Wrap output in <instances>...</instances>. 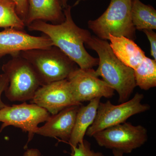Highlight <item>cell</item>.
I'll return each mask as SVG.
<instances>
[{
    "instance_id": "3",
    "label": "cell",
    "mask_w": 156,
    "mask_h": 156,
    "mask_svg": "<svg viewBox=\"0 0 156 156\" xmlns=\"http://www.w3.org/2000/svg\"><path fill=\"white\" fill-rule=\"evenodd\" d=\"M33 67L43 86L67 79L77 64L54 46L31 49L18 53Z\"/></svg>"
},
{
    "instance_id": "19",
    "label": "cell",
    "mask_w": 156,
    "mask_h": 156,
    "mask_svg": "<svg viewBox=\"0 0 156 156\" xmlns=\"http://www.w3.org/2000/svg\"><path fill=\"white\" fill-rule=\"evenodd\" d=\"M71 154L72 156H105L102 153L91 149L90 143L85 140L74 149Z\"/></svg>"
},
{
    "instance_id": "22",
    "label": "cell",
    "mask_w": 156,
    "mask_h": 156,
    "mask_svg": "<svg viewBox=\"0 0 156 156\" xmlns=\"http://www.w3.org/2000/svg\"><path fill=\"white\" fill-rule=\"evenodd\" d=\"M9 83V79L5 74L4 73L0 75V109L8 105L2 100V95L8 87Z\"/></svg>"
},
{
    "instance_id": "16",
    "label": "cell",
    "mask_w": 156,
    "mask_h": 156,
    "mask_svg": "<svg viewBox=\"0 0 156 156\" xmlns=\"http://www.w3.org/2000/svg\"><path fill=\"white\" fill-rule=\"evenodd\" d=\"M131 14L135 29H156V10L152 6L145 5L140 0H132Z\"/></svg>"
},
{
    "instance_id": "4",
    "label": "cell",
    "mask_w": 156,
    "mask_h": 156,
    "mask_svg": "<svg viewBox=\"0 0 156 156\" xmlns=\"http://www.w3.org/2000/svg\"><path fill=\"white\" fill-rule=\"evenodd\" d=\"M132 0H111L108 8L100 17L89 20V28L102 40H108L109 35L135 40V27L131 19Z\"/></svg>"
},
{
    "instance_id": "6",
    "label": "cell",
    "mask_w": 156,
    "mask_h": 156,
    "mask_svg": "<svg viewBox=\"0 0 156 156\" xmlns=\"http://www.w3.org/2000/svg\"><path fill=\"white\" fill-rule=\"evenodd\" d=\"M101 147L130 154L141 147L148 139L147 131L141 125L123 123L105 128L92 136Z\"/></svg>"
},
{
    "instance_id": "21",
    "label": "cell",
    "mask_w": 156,
    "mask_h": 156,
    "mask_svg": "<svg viewBox=\"0 0 156 156\" xmlns=\"http://www.w3.org/2000/svg\"><path fill=\"white\" fill-rule=\"evenodd\" d=\"M142 31L150 43L151 55L156 60V34L152 30H144Z\"/></svg>"
},
{
    "instance_id": "9",
    "label": "cell",
    "mask_w": 156,
    "mask_h": 156,
    "mask_svg": "<svg viewBox=\"0 0 156 156\" xmlns=\"http://www.w3.org/2000/svg\"><path fill=\"white\" fill-rule=\"evenodd\" d=\"M67 80L75 100L80 104L97 98H110L114 95L115 90L98 78L93 68H77Z\"/></svg>"
},
{
    "instance_id": "5",
    "label": "cell",
    "mask_w": 156,
    "mask_h": 156,
    "mask_svg": "<svg viewBox=\"0 0 156 156\" xmlns=\"http://www.w3.org/2000/svg\"><path fill=\"white\" fill-rule=\"evenodd\" d=\"M2 69L9 81L5 94L11 101L31 100L43 86L32 66L18 54L3 65Z\"/></svg>"
},
{
    "instance_id": "12",
    "label": "cell",
    "mask_w": 156,
    "mask_h": 156,
    "mask_svg": "<svg viewBox=\"0 0 156 156\" xmlns=\"http://www.w3.org/2000/svg\"><path fill=\"white\" fill-rule=\"evenodd\" d=\"M80 105L69 107L50 116L44 126L39 127L35 134L47 137H58L63 141H69Z\"/></svg>"
},
{
    "instance_id": "7",
    "label": "cell",
    "mask_w": 156,
    "mask_h": 156,
    "mask_svg": "<svg viewBox=\"0 0 156 156\" xmlns=\"http://www.w3.org/2000/svg\"><path fill=\"white\" fill-rule=\"evenodd\" d=\"M144 98L143 94L137 92L130 100L118 105L112 104L109 101L105 103L100 102L95 120L87 129L86 134L92 136L105 128L126 122L132 116L149 110L150 106L141 103Z\"/></svg>"
},
{
    "instance_id": "15",
    "label": "cell",
    "mask_w": 156,
    "mask_h": 156,
    "mask_svg": "<svg viewBox=\"0 0 156 156\" xmlns=\"http://www.w3.org/2000/svg\"><path fill=\"white\" fill-rule=\"evenodd\" d=\"M101 98H97L89 101L86 106H80L77 113L74 126L69 140L71 153L79 144L83 141L87 129L95 120Z\"/></svg>"
},
{
    "instance_id": "11",
    "label": "cell",
    "mask_w": 156,
    "mask_h": 156,
    "mask_svg": "<svg viewBox=\"0 0 156 156\" xmlns=\"http://www.w3.org/2000/svg\"><path fill=\"white\" fill-rule=\"evenodd\" d=\"M52 46L51 40L46 35L33 36L13 28H6L0 32V57L7 54L13 56L24 50Z\"/></svg>"
},
{
    "instance_id": "23",
    "label": "cell",
    "mask_w": 156,
    "mask_h": 156,
    "mask_svg": "<svg viewBox=\"0 0 156 156\" xmlns=\"http://www.w3.org/2000/svg\"><path fill=\"white\" fill-rule=\"evenodd\" d=\"M23 156H42L41 152L37 148H30L27 150Z\"/></svg>"
},
{
    "instance_id": "14",
    "label": "cell",
    "mask_w": 156,
    "mask_h": 156,
    "mask_svg": "<svg viewBox=\"0 0 156 156\" xmlns=\"http://www.w3.org/2000/svg\"><path fill=\"white\" fill-rule=\"evenodd\" d=\"M111 48L117 58L128 67L135 69L146 57L145 53L133 40L109 35Z\"/></svg>"
},
{
    "instance_id": "18",
    "label": "cell",
    "mask_w": 156,
    "mask_h": 156,
    "mask_svg": "<svg viewBox=\"0 0 156 156\" xmlns=\"http://www.w3.org/2000/svg\"><path fill=\"white\" fill-rule=\"evenodd\" d=\"M25 27L17 14L15 3L11 0H0V27L23 30Z\"/></svg>"
},
{
    "instance_id": "24",
    "label": "cell",
    "mask_w": 156,
    "mask_h": 156,
    "mask_svg": "<svg viewBox=\"0 0 156 156\" xmlns=\"http://www.w3.org/2000/svg\"><path fill=\"white\" fill-rule=\"evenodd\" d=\"M112 153L113 156H123L124 154L120 151L112 150Z\"/></svg>"
},
{
    "instance_id": "20",
    "label": "cell",
    "mask_w": 156,
    "mask_h": 156,
    "mask_svg": "<svg viewBox=\"0 0 156 156\" xmlns=\"http://www.w3.org/2000/svg\"><path fill=\"white\" fill-rule=\"evenodd\" d=\"M16 5V10L19 17L25 22L28 14L27 0H11Z\"/></svg>"
},
{
    "instance_id": "10",
    "label": "cell",
    "mask_w": 156,
    "mask_h": 156,
    "mask_svg": "<svg viewBox=\"0 0 156 156\" xmlns=\"http://www.w3.org/2000/svg\"><path fill=\"white\" fill-rule=\"evenodd\" d=\"M30 103L45 109L52 115L69 107L81 105L75 100L67 79L42 86L36 92Z\"/></svg>"
},
{
    "instance_id": "17",
    "label": "cell",
    "mask_w": 156,
    "mask_h": 156,
    "mask_svg": "<svg viewBox=\"0 0 156 156\" xmlns=\"http://www.w3.org/2000/svg\"><path fill=\"white\" fill-rule=\"evenodd\" d=\"M134 70L136 87L146 91L156 87V60L146 56Z\"/></svg>"
},
{
    "instance_id": "25",
    "label": "cell",
    "mask_w": 156,
    "mask_h": 156,
    "mask_svg": "<svg viewBox=\"0 0 156 156\" xmlns=\"http://www.w3.org/2000/svg\"><path fill=\"white\" fill-rule=\"evenodd\" d=\"M61 2L62 6V9H64L67 7L68 5H67L68 0H60Z\"/></svg>"
},
{
    "instance_id": "13",
    "label": "cell",
    "mask_w": 156,
    "mask_h": 156,
    "mask_svg": "<svg viewBox=\"0 0 156 156\" xmlns=\"http://www.w3.org/2000/svg\"><path fill=\"white\" fill-rule=\"evenodd\" d=\"M28 14L25 22L28 26L36 20L60 24L65 20L60 0H27Z\"/></svg>"
},
{
    "instance_id": "1",
    "label": "cell",
    "mask_w": 156,
    "mask_h": 156,
    "mask_svg": "<svg viewBox=\"0 0 156 156\" xmlns=\"http://www.w3.org/2000/svg\"><path fill=\"white\" fill-rule=\"evenodd\" d=\"M71 9L68 5L64 9L65 20L60 24L36 20L27 27L29 30L43 33L51 40L53 46L59 48L80 68H93L98 65L99 59L91 56L84 46L92 35L89 31L76 25L72 17Z\"/></svg>"
},
{
    "instance_id": "2",
    "label": "cell",
    "mask_w": 156,
    "mask_h": 156,
    "mask_svg": "<svg viewBox=\"0 0 156 156\" xmlns=\"http://www.w3.org/2000/svg\"><path fill=\"white\" fill-rule=\"evenodd\" d=\"M89 49L98 55L96 75L119 94V102L127 101L136 87L134 69L120 61L112 50L107 41L92 36L86 43Z\"/></svg>"
},
{
    "instance_id": "8",
    "label": "cell",
    "mask_w": 156,
    "mask_h": 156,
    "mask_svg": "<svg viewBox=\"0 0 156 156\" xmlns=\"http://www.w3.org/2000/svg\"><path fill=\"white\" fill-rule=\"evenodd\" d=\"M45 109L34 104L26 102L9 105L0 109V122H2L0 133L7 126H13L28 132V139L25 148L33 138L40 123L46 122L50 116Z\"/></svg>"
}]
</instances>
